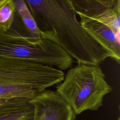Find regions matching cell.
<instances>
[{
	"instance_id": "6da1fadb",
	"label": "cell",
	"mask_w": 120,
	"mask_h": 120,
	"mask_svg": "<svg viewBox=\"0 0 120 120\" xmlns=\"http://www.w3.org/2000/svg\"><path fill=\"white\" fill-rule=\"evenodd\" d=\"M37 25L77 64L99 65L109 52L82 28L68 0H25Z\"/></svg>"
},
{
	"instance_id": "7a4b0ae2",
	"label": "cell",
	"mask_w": 120,
	"mask_h": 120,
	"mask_svg": "<svg viewBox=\"0 0 120 120\" xmlns=\"http://www.w3.org/2000/svg\"><path fill=\"white\" fill-rule=\"evenodd\" d=\"M65 74L54 67L24 60L0 57V98H33L61 82Z\"/></svg>"
},
{
	"instance_id": "3957f363",
	"label": "cell",
	"mask_w": 120,
	"mask_h": 120,
	"mask_svg": "<svg viewBox=\"0 0 120 120\" xmlns=\"http://www.w3.org/2000/svg\"><path fill=\"white\" fill-rule=\"evenodd\" d=\"M111 90L99 65L77 64L69 68L56 91L77 115L86 110H98Z\"/></svg>"
},
{
	"instance_id": "277c9868",
	"label": "cell",
	"mask_w": 120,
	"mask_h": 120,
	"mask_svg": "<svg viewBox=\"0 0 120 120\" xmlns=\"http://www.w3.org/2000/svg\"><path fill=\"white\" fill-rule=\"evenodd\" d=\"M0 57L27 60L61 70L72 67L74 59L51 40L33 37L12 27L0 30Z\"/></svg>"
},
{
	"instance_id": "5b68a950",
	"label": "cell",
	"mask_w": 120,
	"mask_h": 120,
	"mask_svg": "<svg viewBox=\"0 0 120 120\" xmlns=\"http://www.w3.org/2000/svg\"><path fill=\"white\" fill-rule=\"evenodd\" d=\"M79 16L84 30L109 52L110 58L120 63V0L98 15Z\"/></svg>"
},
{
	"instance_id": "8992f818",
	"label": "cell",
	"mask_w": 120,
	"mask_h": 120,
	"mask_svg": "<svg viewBox=\"0 0 120 120\" xmlns=\"http://www.w3.org/2000/svg\"><path fill=\"white\" fill-rule=\"evenodd\" d=\"M31 102L34 107L33 120H75L73 109L56 91L39 92Z\"/></svg>"
},
{
	"instance_id": "52a82bcc",
	"label": "cell",
	"mask_w": 120,
	"mask_h": 120,
	"mask_svg": "<svg viewBox=\"0 0 120 120\" xmlns=\"http://www.w3.org/2000/svg\"><path fill=\"white\" fill-rule=\"evenodd\" d=\"M31 99L14 98L0 104V120H33L34 107Z\"/></svg>"
},
{
	"instance_id": "ba28073f",
	"label": "cell",
	"mask_w": 120,
	"mask_h": 120,
	"mask_svg": "<svg viewBox=\"0 0 120 120\" xmlns=\"http://www.w3.org/2000/svg\"><path fill=\"white\" fill-rule=\"evenodd\" d=\"M12 0L15 5V15L21 22V29L33 37L48 39L37 25L25 0Z\"/></svg>"
},
{
	"instance_id": "9c48e42d",
	"label": "cell",
	"mask_w": 120,
	"mask_h": 120,
	"mask_svg": "<svg viewBox=\"0 0 120 120\" xmlns=\"http://www.w3.org/2000/svg\"><path fill=\"white\" fill-rule=\"evenodd\" d=\"M77 15L90 17L113 7L119 0H68Z\"/></svg>"
},
{
	"instance_id": "30bf717a",
	"label": "cell",
	"mask_w": 120,
	"mask_h": 120,
	"mask_svg": "<svg viewBox=\"0 0 120 120\" xmlns=\"http://www.w3.org/2000/svg\"><path fill=\"white\" fill-rule=\"evenodd\" d=\"M15 9L12 0H0V30L7 31L12 27Z\"/></svg>"
},
{
	"instance_id": "8fae6325",
	"label": "cell",
	"mask_w": 120,
	"mask_h": 120,
	"mask_svg": "<svg viewBox=\"0 0 120 120\" xmlns=\"http://www.w3.org/2000/svg\"><path fill=\"white\" fill-rule=\"evenodd\" d=\"M10 99H11V98H10ZM9 99H8V98H0V104H2V103L8 101Z\"/></svg>"
},
{
	"instance_id": "7c38bea8",
	"label": "cell",
	"mask_w": 120,
	"mask_h": 120,
	"mask_svg": "<svg viewBox=\"0 0 120 120\" xmlns=\"http://www.w3.org/2000/svg\"><path fill=\"white\" fill-rule=\"evenodd\" d=\"M118 120H120V118H119V119H118Z\"/></svg>"
}]
</instances>
